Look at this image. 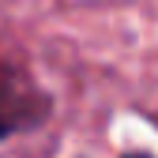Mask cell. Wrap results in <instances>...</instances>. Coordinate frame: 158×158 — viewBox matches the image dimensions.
Here are the masks:
<instances>
[{
    "instance_id": "cell-2",
    "label": "cell",
    "mask_w": 158,
    "mask_h": 158,
    "mask_svg": "<svg viewBox=\"0 0 158 158\" xmlns=\"http://www.w3.org/2000/svg\"><path fill=\"white\" fill-rule=\"evenodd\" d=\"M124 158H151V154H124Z\"/></svg>"
},
{
    "instance_id": "cell-1",
    "label": "cell",
    "mask_w": 158,
    "mask_h": 158,
    "mask_svg": "<svg viewBox=\"0 0 158 158\" xmlns=\"http://www.w3.org/2000/svg\"><path fill=\"white\" fill-rule=\"evenodd\" d=\"M49 98L38 90L30 79L11 68V64H0V139L11 132H27L38 128L49 117Z\"/></svg>"
}]
</instances>
